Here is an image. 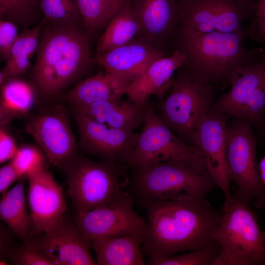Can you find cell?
Instances as JSON below:
<instances>
[{
    "label": "cell",
    "mask_w": 265,
    "mask_h": 265,
    "mask_svg": "<svg viewBox=\"0 0 265 265\" xmlns=\"http://www.w3.org/2000/svg\"><path fill=\"white\" fill-rule=\"evenodd\" d=\"M20 178L11 161L2 166L0 169V193L6 192L13 182Z\"/></svg>",
    "instance_id": "36"
},
{
    "label": "cell",
    "mask_w": 265,
    "mask_h": 265,
    "mask_svg": "<svg viewBox=\"0 0 265 265\" xmlns=\"http://www.w3.org/2000/svg\"><path fill=\"white\" fill-rule=\"evenodd\" d=\"M226 117L208 113L198 124L189 141L204 154L206 171L222 190L224 202L232 197L227 163Z\"/></svg>",
    "instance_id": "14"
},
{
    "label": "cell",
    "mask_w": 265,
    "mask_h": 265,
    "mask_svg": "<svg viewBox=\"0 0 265 265\" xmlns=\"http://www.w3.org/2000/svg\"><path fill=\"white\" fill-rule=\"evenodd\" d=\"M263 238L264 244L265 247V230L264 231H263Z\"/></svg>",
    "instance_id": "41"
},
{
    "label": "cell",
    "mask_w": 265,
    "mask_h": 265,
    "mask_svg": "<svg viewBox=\"0 0 265 265\" xmlns=\"http://www.w3.org/2000/svg\"><path fill=\"white\" fill-rule=\"evenodd\" d=\"M109 22L99 39L97 54L123 46L141 36V25L131 0L119 8Z\"/></svg>",
    "instance_id": "23"
},
{
    "label": "cell",
    "mask_w": 265,
    "mask_h": 265,
    "mask_svg": "<svg viewBox=\"0 0 265 265\" xmlns=\"http://www.w3.org/2000/svg\"><path fill=\"white\" fill-rule=\"evenodd\" d=\"M73 117L84 151L101 158L105 162L127 168L138 133L110 127L74 110Z\"/></svg>",
    "instance_id": "13"
},
{
    "label": "cell",
    "mask_w": 265,
    "mask_h": 265,
    "mask_svg": "<svg viewBox=\"0 0 265 265\" xmlns=\"http://www.w3.org/2000/svg\"><path fill=\"white\" fill-rule=\"evenodd\" d=\"M262 130L263 131V134H264L265 138V124L264 127L263 129H262Z\"/></svg>",
    "instance_id": "42"
},
{
    "label": "cell",
    "mask_w": 265,
    "mask_h": 265,
    "mask_svg": "<svg viewBox=\"0 0 265 265\" xmlns=\"http://www.w3.org/2000/svg\"><path fill=\"white\" fill-rule=\"evenodd\" d=\"M174 49L185 66L216 87L229 84L241 68L265 59L262 48H247L248 26L254 4L238 0H178ZM173 49V50H174Z\"/></svg>",
    "instance_id": "1"
},
{
    "label": "cell",
    "mask_w": 265,
    "mask_h": 265,
    "mask_svg": "<svg viewBox=\"0 0 265 265\" xmlns=\"http://www.w3.org/2000/svg\"><path fill=\"white\" fill-rule=\"evenodd\" d=\"M49 22L42 28L32 78L42 97L50 100L88 70L91 36L80 25Z\"/></svg>",
    "instance_id": "3"
},
{
    "label": "cell",
    "mask_w": 265,
    "mask_h": 265,
    "mask_svg": "<svg viewBox=\"0 0 265 265\" xmlns=\"http://www.w3.org/2000/svg\"><path fill=\"white\" fill-rule=\"evenodd\" d=\"M146 106H141L129 99H120L72 106V108L73 110L110 127L134 131L143 122Z\"/></svg>",
    "instance_id": "20"
},
{
    "label": "cell",
    "mask_w": 265,
    "mask_h": 265,
    "mask_svg": "<svg viewBox=\"0 0 265 265\" xmlns=\"http://www.w3.org/2000/svg\"><path fill=\"white\" fill-rule=\"evenodd\" d=\"M18 149L12 135L6 129L5 126H0V162L11 160Z\"/></svg>",
    "instance_id": "35"
},
{
    "label": "cell",
    "mask_w": 265,
    "mask_h": 265,
    "mask_svg": "<svg viewBox=\"0 0 265 265\" xmlns=\"http://www.w3.org/2000/svg\"><path fill=\"white\" fill-rule=\"evenodd\" d=\"M252 125L236 119L227 127V163L236 197L257 209L265 208V183L257 163L256 139Z\"/></svg>",
    "instance_id": "9"
},
{
    "label": "cell",
    "mask_w": 265,
    "mask_h": 265,
    "mask_svg": "<svg viewBox=\"0 0 265 265\" xmlns=\"http://www.w3.org/2000/svg\"><path fill=\"white\" fill-rule=\"evenodd\" d=\"M25 176L8 192L2 194L0 202V217L23 241L31 237L32 218L27 211L24 191Z\"/></svg>",
    "instance_id": "24"
},
{
    "label": "cell",
    "mask_w": 265,
    "mask_h": 265,
    "mask_svg": "<svg viewBox=\"0 0 265 265\" xmlns=\"http://www.w3.org/2000/svg\"><path fill=\"white\" fill-rule=\"evenodd\" d=\"M39 10L38 0H10L7 11L0 18L24 23L31 20Z\"/></svg>",
    "instance_id": "32"
},
{
    "label": "cell",
    "mask_w": 265,
    "mask_h": 265,
    "mask_svg": "<svg viewBox=\"0 0 265 265\" xmlns=\"http://www.w3.org/2000/svg\"><path fill=\"white\" fill-rule=\"evenodd\" d=\"M10 0H0V16L2 17L8 10Z\"/></svg>",
    "instance_id": "37"
},
{
    "label": "cell",
    "mask_w": 265,
    "mask_h": 265,
    "mask_svg": "<svg viewBox=\"0 0 265 265\" xmlns=\"http://www.w3.org/2000/svg\"><path fill=\"white\" fill-rule=\"evenodd\" d=\"M217 87L185 65L179 69L160 106V117L184 141L190 138L215 101Z\"/></svg>",
    "instance_id": "6"
},
{
    "label": "cell",
    "mask_w": 265,
    "mask_h": 265,
    "mask_svg": "<svg viewBox=\"0 0 265 265\" xmlns=\"http://www.w3.org/2000/svg\"><path fill=\"white\" fill-rule=\"evenodd\" d=\"M214 238L218 255L214 265H265L263 231L248 203L237 197L224 202Z\"/></svg>",
    "instance_id": "5"
},
{
    "label": "cell",
    "mask_w": 265,
    "mask_h": 265,
    "mask_svg": "<svg viewBox=\"0 0 265 265\" xmlns=\"http://www.w3.org/2000/svg\"><path fill=\"white\" fill-rule=\"evenodd\" d=\"M241 2L249 3V4H254L256 0H238Z\"/></svg>",
    "instance_id": "40"
},
{
    "label": "cell",
    "mask_w": 265,
    "mask_h": 265,
    "mask_svg": "<svg viewBox=\"0 0 265 265\" xmlns=\"http://www.w3.org/2000/svg\"><path fill=\"white\" fill-rule=\"evenodd\" d=\"M31 237L54 265H97L90 252L91 240L74 220L65 215L53 230L38 237Z\"/></svg>",
    "instance_id": "16"
},
{
    "label": "cell",
    "mask_w": 265,
    "mask_h": 265,
    "mask_svg": "<svg viewBox=\"0 0 265 265\" xmlns=\"http://www.w3.org/2000/svg\"><path fill=\"white\" fill-rule=\"evenodd\" d=\"M186 63V56L177 49L173 50L170 54L155 60L130 83L126 93L128 99L142 106H146L152 95L162 99L173 84V74Z\"/></svg>",
    "instance_id": "18"
},
{
    "label": "cell",
    "mask_w": 265,
    "mask_h": 265,
    "mask_svg": "<svg viewBox=\"0 0 265 265\" xmlns=\"http://www.w3.org/2000/svg\"><path fill=\"white\" fill-rule=\"evenodd\" d=\"M130 82L117 75L105 71L80 80L64 95L72 106L121 99Z\"/></svg>",
    "instance_id": "21"
},
{
    "label": "cell",
    "mask_w": 265,
    "mask_h": 265,
    "mask_svg": "<svg viewBox=\"0 0 265 265\" xmlns=\"http://www.w3.org/2000/svg\"><path fill=\"white\" fill-rule=\"evenodd\" d=\"M36 102L34 87L29 83L11 78L1 86L0 99V126L28 115Z\"/></svg>",
    "instance_id": "25"
},
{
    "label": "cell",
    "mask_w": 265,
    "mask_h": 265,
    "mask_svg": "<svg viewBox=\"0 0 265 265\" xmlns=\"http://www.w3.org/2000/svg\"><path fill=\"white\" fill-rule=\"evenodd\" d=\"M141 132L127 167H142L156 162L178 161L199 171L206 170V159L197 146L177 136L154 110L150 102Z\"/></svg>",
    "instance_id": "8"
},
{
    "label": "cell",
    "mask_w": 265,
    "mask_h": 265,
    "mask_svg": "<svg viewBox=\"0 0 265 265\" xmlns=\"http://www.w3.org/2000/svg\"><path fill=\"white\" fill-rule=\"evenodd\" d=\"M132 168L130 193L141 206L155 201L204 198L218 187L206 170H198L184 162H159Z\"/></svg>",
    "instance_id": "4"
},
{
    "label": "cell",
    "mask_w": 265,
    "mask_h": 265,
    "mask_svg": "<svg viewBox=\"0 0 265 265\" xmlns=\"http://www.w3.org/2000/svg\"><path fill=\"white\" fill-rule=\"evenodd\" d=\"M140 20V39L153 45L167 39L172 41L178 23L176 0H131Z\"/></svg>",
    "instance_id": "19"
},
{
    "label": "cell",
    "mask_w": 265,
    "mask_h": 265,
    "mask_svg": "<svg viewBox=\"0 0 265 265\" xmlns=\"http://www.w3.org/2000/svg\"><path fill=\"white\" fill-rule=\"evenodd\" d=\"M46 158L41 149L34 145H26L18 148L10 161L21 177H27L30 174L45 168Z\"/></svg>",
    "instance_id": "31"
},
{
    "label": "cell",
    "mask_w": 265,
    "mask_h": 265,
    "mask_svg": "<svg viewBox=\"0 0 265 265\" xmlns=\"http://www.w3.org/2000/svg\"><path fill=\"white\" fill-rule=\"evenodd\" d=\"M19 36L18 29L13 22L0 18V55L3 61L8 60L12 47Z\"/></svg>",
    "instance_id": "34"
},
{
    "label": "cell",
    "mask_w": 265,
    "mask_h": 265,
    "mask_svg": "<svg viewBox=\"0 0 265 265\" xmlns=\"http://www.w3.org/2000/svg\"><path fill=\"white\" fill-rule=\"evenodd\" d=\"M218 255L216 243L190 250L179 255H169L148 259L151 265H214Z\"/></svg>",
    "instance_id": "29"
},
{
    "label": "cell",
    "mask_w": 265,
    "mask_h": 265,
    "mask_svg": "<svg viewBox=\"0 0 265 265\" xmlns=\"http://www.w3.org/2000/svg\"><path fill=\"white\" fill-rule=\"evenodd\" d=\"M131 0H114L115 12L123 5Z\"/></svg>",
    "instance_id": "39"
},
{
    "label": "cell",
    "mask_w": 265,
    "mask_h": 265,
    "mask_svg": "<svg viewBox=\"0 0 265 265\" xmlns=\"http://www.w3.org/2000/svg\"><path fill=\"white\" fill-rule=\"evenodd\" d=\"M126 168L115 163L95 162L79 155L75 158L62 170L75 212L105 206L125 193L119 181Z\"/></svg>",
    "instance_id": "7"
},
{
    "label": "cell",
    "mask_w": 265,
    "mask_h": 265,
    "mask_svg": "<svg viewBox=\"0 0 265 265\" xmlns=\"http://www.w3.org/2000/svg\"><path fill=\"white\" fill-rule=\"evenodd\" d=\"M165 55L166 52L161 48L138 39L97 54L95 60L105 71L121 76L131 83L153 61Z\"/></svg>",
    "instance_id": "17"
},
{
    "label": "cell",
    "mask_w": 265,
    "mask_h": 265,
    "mask_svg": "<svg viewBox=\"0 0 265 265\" xmlns=\"http://www.w3.org/2000/svg\"><path fill=\"white\" fill-rule=\"evenodd\" d=\"M147 233L142 244L148 259L173 255L216 243L222 212L204 198L147 203Z\"/></svg>",
    "instance_id": "2"
},
{
    "label": "cell",
    "mask_w": 265,
    "mask_h": 265,
    "mask_svg": "<svg viewBox=\"0 0 265 265\" xmlns=\"http://www.w3.org/2000/svg\"><path fill=\"white\" fill-rule=\"evenodd\" d=\"M2 251L16 265H54L35 244L31 237L24 241L22 246L11 247L2 245Z\"/></svg>",
    "instance_id": "30"
},
{
    "label": "cell",
    "mask_w": 265,
    "mask_h": 265,
    "mask_svg": "<svg viewBox=\"0 0 265 265\" xmlns=\"http://www.w3.org/2000/svg\"><path fill=\"white\" fill-rule=\"evenodd\" d=\"M133 198L126 192L110 203L84 212L75 213L74 221L90 240L129 234L146 236L147 223L133 207Z\"/></svg>",
    "instance_id": "12"
},
{
    "label": "cell",
    "mask_w": 265,
    "mask_h": 265,
    "mask_svg": "<svg viewBox=\"0 0 265 265\" xmlns=\"http://www.w3.org/2000/svg\"><path fill=\"white\" fill-rule=\"evenodd\" d=\"M259 170L261 177L263 182L265 183V156L260 162Z\"/></svg>",
    "instance_id": "38"
},
{
    "label": "cell",
    "mask_w": 265,
    "mask_h": 265,
    "mask_svg": "<svg viewBox=\"0 0 265 265\" xmlns=\"http://www.w3.org/2000/svg\"><path fill=\"white\" fill-rule=\"evenodd\" d=\"M145 236L141 234L99 238L91 241L97 265H143L142 244Z\"/></svg>",
    "instance_id": "22"
},
{
    "label": "cell",
    "mask_w": 265,
    "mask_h": 265,
    "mask_svg": "<svg viewBox=\"0 0 265 265\" xmlns=\"http://www.w3.org/2000/svg\"><path fill=\"white\" fill-rule=\"evenodd\" d=\"M25 130L48 161L61 170L79 155L67 112L61 105L43 108L29 117Z\"/></svg>",
    "instance_id": "11"
},
{
    "label": "cell",
    "mask_w": 265,
    "mask_h": 265,
    "mask_svg": "<svg viewBox=\"0 0 265 265\" xmlns=\"http://www.w3.org/2000/svg\"><path fill=\"white\" fill-rule=\"evenodd\" d=\"M38 0L46 20L83 26L76 0Z\"/></svg>",
    "instance_id": "28"
},
{
    "label": "cell",
    "mask_w": 265,
    "mask_h": 265,
    "mask_svg": "<svg viewBox=\"0 0 265 265\" xmlns=\"http://www.w3.org/2000/svg\"><path fill=\"white\" fill-rule=\"evenodd\" d=\"M46 20L37 26L24 30L19 35L15 42L8 60L0 72V86L9 78L21 75L26 72L31 62L30 59L36 52L41 31Z\"/></svg>",
    "instance_id": "26"
},
{
    "label": "cell",
    "mask_w": 265,
    "mask_h": 265,
    "mask_svg": "<svg viewBox=\"0 0 265 265\" xmlns=\"http://www.w3.org/2000/svg\"><path fill=\"white\" fill-rule=\"evenodd\" d=\"M27 178L31 237L53 230L65 215L66 205L62 187L45 168L30 174Z\"/></svg>",
    "instance_id": "15"
},
{
    "label": "cell",
    "mask_w": 265,
    "mask_h": 265,
    "mask_svg": "<svg viewBox=\"0 0 265 265\" xmlns=\"http://www.w3.org/2000/svg\"><path fill=\"white\" fill-rule=\"evenodd\" d=\"M209 113L232 116L262 130L265 124V59L245 66L230 81Z\"/></svg>",
    "instance_id": "10"
},
{
    "label": "cell",
    "mask_w": 265,
    "mask_h": 265,
    "mask_svg": "<svg viewBox=\"0 0 265 265\" xmlns=\"http://www.w3.org/2000/svg\"><path fill=\"white\" fill-rule=\"evenodd\" d=\"M249 20L248 36L255 41L265 44V0H256Z\"/></svg>",
    "instance_id": "33"
},
{
    "label": "cell",
    "mask_w": 265,
    "mask_h": 265,
    "mask_svg": "<svg viewBox=\"0 0 265 265\" xmlns=\"http://www.w3.org/2000/svg\"><path fill=\"white\" fill-rule=\"evenodd\" d=\"M83 27L90 36L115 13L114 0H76Z\"/></svg>",
    "instance_id": "27"
}]
</instances>
